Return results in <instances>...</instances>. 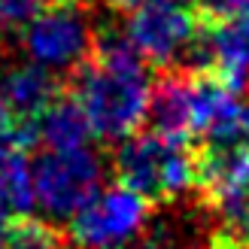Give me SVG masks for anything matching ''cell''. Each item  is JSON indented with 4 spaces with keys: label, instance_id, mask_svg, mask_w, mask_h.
I'll list each match as a JSON object with an SVG mask.
<instances>
[{
    "label": "cell",
    "instance_id": "6da1fadb",
    "mask_svg": "<svg viewBox=\"0 0 249 249\" xmlns=\"http://www.w3.org/2000/svg\"><path fill=\"white\" fill-rule=\"evenodd\" d=\"M64 89L104 143H122L143 124L149 104L146 61L122 28H94V46Z\"/></svg>",
    "mask_w": 249,
    "mask_h": 249
},
{
    "label": "cell",
    "instance_id": "7a4b0ae2",
    "mask_svg": "<svg viewBox=\"0 0 249 249\" xmlns=\"http://www.w3.org/2000/svg\"><path fill=\"white\" fill-rule=\"evenodd\" d=\"M113 177L122 189L143 197L149 207L177 201L179 195L195 192V161L192 143L164 140L158 134H134L122 140L109 158Z\"/></svg>",
    "mask_w": 249,
    "mask_h": 249
},
{
    "label": "cell",
    "instance_id": "3957f363",
    "mask_svg": "<svg viewBox=\"0 0 249 249\" xmlns=\"http://www.w3.org/2000/svg\"><path fill=\"white\" fill-rule=\"evenodd\" d=\"M34 201L49 219H73L82 207L94 201L104 179V161L91 149H43L31 164Z\"/></svg>",
    "mask_w": 249,
    "mask_h": 249
},
{
    "label": "cell",
    "instance_id": "277c9868",
    "mask_svg": "<svg viewBox=\"0 0 249 249\" xmlns=\"http://www.w3.org/2000/svg\"><path fill=\"white\" fill-rule=\"evenodd\" d=\"M91 0H49L46 9L21 31V46L34 64L46 70H67L89 61L94 46V28L89 21Z\"/></svg>",
    "mask_w": 249,
    "mask_h": 249
},
{
    "label": "cell",
    "instance_id": "5b68a950",
    "mask_svg": "<svg viewBox=\"0 0 249 249\" xmlns=\"http://www.w3.org/2000/svg\"><path fill=\"white\" fill-rule=\"evenodd\" d=\"M149 216L152 207L143 197L122 185H113L94 195V201L70 219L67 237L73 249H119L149 228Z\"/></svg>",
    "mask_w": 249,
    "mask_h": 249
},
{
    "label": "cell",
    "instance_id": "8992f818",
    "mask_svg": "<svg viewBox=\"0 0 249 249\" xmlns=\"http://www.w3.org/2000/svg\"><path fill=\"white\" fill-rule=\"evenodd\" d=\"M197 16L189 9H177L158 0H143L134 12H128V40L140 52L146 64L155 70L173 67L182 52H189L197 36Z\"/></svg>",
    "mask_w": 249,
    "mask_h": 249
},
{
    "label": "cell",
    "instance_id": "52a82bcc",
    "mask_svg": "<svg viewBox=\"0 0 249 249\" xmlns=\"http://www.w3.org/2000/svg\"><path fill=\"white\" fill-rule=\"evenodd\" d=\"M146 128L164 140L192 143L195 140V70L185 64L155 70L149 85Z\"/></svg>",
    "mask_w": 249,
    "mask_h": 249
},
{
    "label": "cell",
    "instance_id": "ba28073f",
    "mask_svg": "<svg viewBox=\"0 0 249 249\" xmlns=\"http://www.w3.org/2000/svg\"><path fill=\"white\" fill-rule=\"evenodd\" d=\"M201 207L207 249H249V179L201 201Z\"/></svg>",
    "mask_w": 249,
    "mask_h": 249
},
{
    "label": "cell",
    "instance_id": "9c48e42d",
    "mask_svg": "<svg viewBox=\"0 0 249 249\" xmlns=\"http://www.w3.org/2000/svg\"><path fill=\"white\" fill-rule=\"evenodd\" d=\"M0 91H3L9 109L18 119L36 124L40 116L64 94V82L52 70L34 64V61H24V64H16L3 73Z\"/></svg>",
    "mask_w": 249,
    "mask_h": 249
},
{
    "label": "cell",
    "instance_id": "30bf717a",
    "mask_svg": "<svg viewBox=\"0 0 249 249\" xmlns=\"http://www.w3.org/2000/svg\"><path fill=\"white\" fill-rule=\"evenodd\" d=\"M36 134H40V146L55 149V152H67V149H82L85 140L91 137V128H89L82 107L64 89V94L40 116Z\"/></svg>",
    "mask_w": 249,
    "mask_h": 249
},
{
    "label": "cell",
    "instance_id": "8fae6325",
    "mask_svg": "<svg viewBox=\"0 0 249 249\" xmlns=\"http://www.w3.org/2000/svg\"><path fill=\"white\" fill-rule=\"evenodd\" d=\"M3 249H73V243L67 231H61L55 222L34 219L31 213H24L12 219Z\"/></svg>",
    "mask_w": 249,
    "mask_h": 249
},
{
    "label": "cell",
    "instance_id": "7c38bea8",
    "mask_svg": "<svg viewBox=\"0 0 249 249\" xmlns=\"http://www.w3.org/2000/svg\"><path fill=\"white\" fill-rule=\"evenodd\" d=\"M46 3L49 0H0V28L24 31L46 9Z\"/></svg>",
    "mask_w": 249,
    "mask_h": 249
},
{
    "label": "cell",
    "instance_id": "4fadbf2b",
    "mask_svg": "<svg viewBox=\"0 0 249 249\" xmlns=\"http://www.w3.org/2000/svg\"><path fill=\"white\" fill-rule=\"evenodd\" d=\"M119 249H179V243L167 228H146L143 234H137L134 240H128Z\"/></svg>",
    "mask_w": 249,
    "mask_h": 249
},
{
    "label": "cell",
    "instance_id": "5bb4252c",
    "mask_svg": "<svg viewBox=\"0 0 249 249\" xmlns=\"http://www.w3.org/2000/svg\"><path fill=\"white\" fill-rule=\"evenodd\" d=\"M94 3H101L107 9H116V12H134L143 0H94Z\"/></svg>",
    "mask_w": 249,
    "mask_h": 249
},
{
    "label": "cell",
    "instance_id": "9a60e30c",
    "mask_svg": "<svg viewBox=\"0 0 249 249\" xmlns=\"http://www.w3.org/2000/svg\"><path fill=\"white\" fill-rule=\"evenodd\" d=\"M12 219H16V213H9L6 207H0V249H3V243H6V237H9Z\"/></svg>",
    "mask_w": 249,
    "mask_h": 249
},
{
    "label": "cell",
    "instance_id": "2e32d148",
    "mask_svg": "<svg viewBox=\"0 0 249 249\" xmlns=\"http://www.w3.org/2000/svg\"><path fill=\"white\" fill-rule=\"evenodd\" d=\"M3 58H6V46H3V40H0V64H3Z\"/></svg>",
    "mask_w": 249,
    "mask_h": 249
},
{
    "label": "cell",
    "instance_id": "e0dca14e",
    "mask_svg": "<svg viewBox=\"0 0 249 249\" xmlns=\"http://www.w3.org/2000/svg\"><path fill=\"white\" fill-rule=\"evenodd\" d=\"M91 3H94V0H91Z\"/></svg>",
    "mask_w": 249,
    "mask_h": 249
}]
</instances>
